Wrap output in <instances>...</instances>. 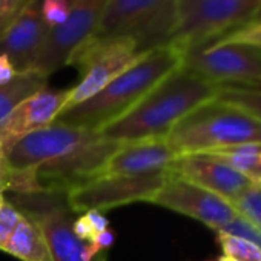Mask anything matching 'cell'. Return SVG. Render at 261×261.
<instances>
[{
	"label": "cell",
	"mask_w": 261,
	"mask_h": 261,
	"mask_svg": "<svg viewBox=\"0 0 261 261\" xmlns=\"http://www.w3.org/2000/svg\"><path fill=\"white\" fill-rule=\"evenodd\" d=\"M185 56V49L174 43L143 53L101 91L83 103L62 111L51 124L100 130L133 109L166 77L183 68Z\"/></svg>",
	"instance_id": "1"
},
{
	"label": "cell",
	"mask_w": 261,
	"mask_h": 261,
	"mask_svg": "<svg viewBox=\"0 0 261 261\" xmlns=\"http://www.w3.org/2000/svg\"><path fill=\"white\" fill-rule=\"evenodd\" d=\"M218 92L220 85L183 66L157 85L133 109L97 133L117 142L166 139L181 118L215 100Z\"/></svg>",
	"instance_id": "2"
},
{
	"label": "cell",
	"mask_w": 261,
	"mask_h": 261,
	"mask_svg": "<svg viewBox=\"0 0 261 261\" xmlns=\"http://www.w3.org/2000/svg\"><path fill=\"white\" fill-rule=\"evenodd\" d=\"M166 142L177 157L261 145V123L215 98L181 118Z\"/></svg>",
	"instance_id": "3"
},
{
	"label": "cell",
	"mask_w": 261,
	"mask_h": 261,
	"mask_svg": "<svg viewBox=\"0 0 261 261\" xmlns=\"http://www.w3.org/2000/svg\"><path fill=\"white\" fill-rule=\"evenodd\" d=\"M259 16L261 0H175V28L169 43L188 53Z\"/></svg>",
	"instance_id": "4"
},
{
	"label": "cell",
	"mask_w": 261,
	"mask_h": 261,
	"mask_svg": "<svg viewBox=\"0 0 261 261\" xmlns=\"http://www.w3.org/2000/svg\"><path fill=\"white\" fill-rule=\"evenodd\" d=\"M142 53L127 36H91L71 56L69 63L79 69L80 82L69 89L62 111L95 95L111 80L133 65ZM60 111V112H62Z\"/></svg>",
	"instance_id": "5"
},
{
	"label": "cell",
	"mask_w": 261,
	"mask_h": 261,
	"mask_svg": "<svg viewBox=\"0 0 261 261\" xmlns=\"http://www.w3.org/2000/svg\"><path fill=\"white\" fill-rule=\"evenodd\" d=\"M11 203L31 217L46 240L53 261H89L85 255L86 243L72 230L74 212L68 206L66 192L42 191L33 194H13ZM106 252L92 261H106Z\"/></svg>",
	"instance_id": "6"
},
{
	"label": "cell",
	"mask_w": 261,
	"mask_h": 261,
	"mask_svg": "<svg viewBox=\"0 0 261 261\" xmlns=\"http://www.w3.org/2000/svg\"><path fill=\"white\" fill-rule=\"evenodd\" d=\"M183 66L220 86L261 88L258 46L212 42L188 51Z\"/></svg>",
	"instance_id": "7"
},
{
	"label": "cell",
	"mask_w": 261,
	"mask_h": 261,
	"mask_svg": "<svg viewBox=\"0 0 261 261\" xmlns=\"http://www.w3.org/2000/svg\"><path fill=\"white\" fill-rule=\"evenodd\" d=\"M171 171L142 175H100L66 192L68 206L75 212L109 211L151 198L171 178Z\"/></svg>",
	"instance_id": "8"
},
{
	"label": "cell",
	"mask_w": 261,
	"mask_h": 261,
	"mask_svg": "<svg viewBox=\"0 0 261 261\" xmlns=\"http://www.w3.org/2000/svg\"><path fill=\"white\" fill-rule=\"evenodd\" d=\"M121 145L123 142L109 140L95 133L74 151L37 166L39 183L46 191L69 192L103 175L108 160Z\"/></svg>",
	"instance_id": "9"
},
{
	"label": "cell",
	"mask_w": 261,
	"mask_h": 261,
	"mask_svg": "<svg viewBox=\"0 0 261 261\" xmlns=\"http://www.w3.org/2000/svg\"><path fill=\"white\" fill-rule=\"evenodd\" d=\"M106 4L108 0H82L74 5L68 19L60 27L48 31L30 71L49 77L66 66L74 51L94 34Z\"/></svg>",
	"instance_id": "10"
},
{
	"label": "cell",
	"mask_w": 261,
	"mask_h": 261,
	"mask_svg": "<svg viewBox=\"0 0 261 261\" xmlns=\"http://www.w3.org/2000/svg\"><path fill=\"white\" fill-rule=\"evenodd\" d=\"M149 203L191 217L214 232L226 227L238 215L229 201L175 175H171Z\"/></svg>",
	"instance_id": "11"
},
{
	"label": "cell",
	"mask_w": 261,
	"mask_h": 261,
	"mask_svg": "<svg viewBox=\"0 0 261 261\" xmlns=\"http://www.w3.org/2000/svg\"><path fill=\"white\" fill-rule=\"evenodd\" d=\"M97 130L49 124L19 140L8 154L10 166L16 171L37 168L56 160L89 140Z\"/></svg>",
	"instance_id": "12"
},
{
	"label": "cell",
	"mask_w": 261,
	"mask_h": 261,
	"mask_svg": "<svg viewBox=\"0 0 261 261\" xmlns=\"http://www.w3.org/2000/svg\"><path fill=\"white\" fill-rule=\"evenodd\" d=\"M69 89L43 88L19 103L7 118L0 121V146L7 154L25 136L49 126L63 109Z\"/></svg>",
	"instance_id": "13"
},
{
	"label": "cell",
	"mask_w": 261,
	"mask_h": 261,
	"mask_svg": "<svg viewBox=\"0 0 261 261\" xmlns=\"http://www.w3.org/2000/svg\"><path fill=\"white\" fill-rule=\"evenodd\" d=\"M169 171L172 175L191 181L230 204L252 186L240 172L211 154L178 155Z\"/></svg>",
	"instance_id": "14"
},
{
	"label": "cell",
	"mask_w": 261,
	"mask_h": 261,
	"mask_svg": "<svg viewBox=\"0 0 261 261\" xmlns=\"http://www.w3.org/2000/svg\"><path fill=\"white\" fill-rule=\"evenodd\" d=\"M48 31L40 14V0H28L20 13L0 31V54L11 60L17 72H27L42 49Z\"/></svg>",
	"instance_id": "15"
},
{
	"label": "cell",
	"mask_w": 261,
	"mask_h": 261,
	"mask_svg": "<svg viewBox=\"0 0 261 261\" xmlns=\"http://www.w3.org/2000/svg\"><path fill=\"white\" fill-rule=\"evenodd\" d=\"M177 159L166 139L123 142L108 160L103 175H142L169 171Z\"/></svg>",
	"instance_id": "16"
},
{
	"label": "cell",
	"mask_w": 261,
	"mask_h": 261,
	"mask_svg": "<svg viewBox=\"0 0 261 261\" xmlns=\"http://www.w3.org/2000/svg\"><path fill=\"white\" fill-rule=\"evenodd\" d=\"M166 0H108L92 36H124Z\"/></svg>",
	"instance_id": "17"
},
{
	"label": "cell",
	"mask_w": 261,
	"mask_h": 261,
	"mask_svg": "<svg viewBox=\"0 0 261 261\" xmlns=\"http://www.w3.org/2000/svg\"><path fill=\"white\" fill-rule=\"evenodd\" d=\"M4 252L20 261H53L42 229L31 217L22 212L16 229L4 247Z\"/></svg>",
	"instance_id": "18"
},
{
	"label": "cell",
	"mask_w": 261,
	"mask_h": 261,
	"mask_svg": "<svg viewBox=\"0 0 261 261\" xmlns=\"http://www.w3.org/2000/svg\"><path fill=\"white\" fill-rule=\"evenodd\" d=\"M46 75H42L34 71H27L19 72L11 83L0 86V121L7 118L19 103L39 92L40 89L46 88Z\"/></svg>",
	"instance_id": "19"
},
{
	"label": "cell",
	"mask_w": 261,
	"mask_h": 261,
	"mask_svg": "<svg viewBox=\"0 0 261 261\" xmlns=\"http://www.w3.org/2000/svg\"><path fill=\"white\" fill-rule=\"evenodd\" d=\"M211 155L227 163L252 186L261 188V145L238 146L226 151L211 152Z\"/></svg>",
	"instance_id": "20"
},
{
	"label": "cell",
	"mask_w": 261,
	"mask_h": 261,
	"mask_svg": "<svg viewBox=\"0 0 261 261\" xmlns=\"http://www.w3.org/2000/svg\"><path fill=\"white\" fill-rule=\"evenodd\" d=\"M217 100L249 114L261 123V88L220 86Z\"/></svg>",
	"instance_id": "21"
},
{
	"label": "cell",
	"mask_w": 261,
	"mask_h": 261,
	"mask_svg": "<svg viewBox=\"0 0 261 261\" xmlns=\"http://www.w3.org/2000/svg\"><path fill=\"white\" fill-rule=\"evenodd\" d=\"M215 241L220 244L224 255L237 261H261V246L224 232H215Z\"/></svg>",
	"instance_id": "22"
},
{
	"label": "cell",
	"mask_w": 261,
	"mask_h": 261,
	"mask_svg": "<svg viewBox=\"0 0 261 261\" xmlns=\"http://www.w3.org/2000/svg\"><path fill=\"white\" fill-rule=\"evenodd\" d=\"M237 214L261 233V188H247L233 203Z\"/></svg>",
	"instance_id": "23"
},
{
	"label": "cell",
	"mask_w": 261,
	"mask_h": 261,
	"mask_svg": "<svg viewBox=\"0 0 261 261\" xmlns=\"http://www.w3.org/2000/svg\"><path fill=\"white\" fill-rule=\"evenodd\" d=\"M217 43H235V45H250L261 48V17L224 34L223 37L214 40ZM212 43V42H211Z\"/></svg>",
	"instance_id": "24"
},
{
	"label": "cell",
	"mask_w": 261,
	"mask_h": 261,
	"mask_svg": "<svg viewBox=\"0 0 261 261\" xmlns=\"http://www.w3.org/2000/svg\"><path fill=\"white\" fill-rule=\"evenodd\" d=\"M68 0H40V14L48 30L60 27L71 13Z\"/></svg>",
	"instance_id": "25"
},
{
	"label": "cell",
	"mask_w": 261,
	"mask_h": 261,
	"mask_svg": "<svg viewBox=\"0 0 261 261\" xmlns=\"http://www.w3.org/2000/svg\"><path fill=\"white\" fill-rule=\"evenodd\" d=\"M20 218V211L11 203V201H4L0 206V250H4L7 241L10 240L13 230L16 229L17 223Z\"/></svg>",
	"instance_id": "26"
},
{
	"label": "cell",
	"mask_w": 261,
	"mask_h": 261,
	"mask_svg": "<svg viewBox=\"0 0 261 261\" xmlns=\"http://www.w3.org/2000/svg\"><path fill=\"white\" fill-rule=\"evenodd\" d=\"M217 232H224V233H229V235H235V237L249 240V241L261 246V233L240 215H237L226 227H223L221 230H217Z\"/></svg>",
	"instance_id": "27"
},
{
	"label": "cell",
	"mask_w": 261,
	"mask_h": 261,
	"mask_svg": "<svg viewBox=\"0 0 261 261\" xmlns=\"http://www.w3.org/2000/svg\"><path fill=\"white\" fill-rule=\"evenodd\" d=\"M115 241V232L112 229H105L103 232H98L91 241L86 243L85 247V255L89 261H92L95 256H98L100 253H105Z\"/></svg>",
	"instance_id": "28"
},
{
	"label": "cell",
	"mask_w": 261,
	"mask_h": 261,
	"mask_svg": "<svg viewBox=\"0 0 261 261\" xmlns=\"http://www.w3.org/2000/svg\"><path fill=\"white\" fill-rule=\"evenodd\" d=\"M28 0H0V31H2L25 7Z\"/></svg>",
	"instance_id": "29"
},
{
	"label": "cell",
	"mask_w": 261,
	"mask_h": 261,
	"mask_svg": "<svg viewBox=\"0 0 261 261\" xmlns=\"http://www.w3.org/2000/svg\"><path fill=\"white\" fill-rule=\"evenodd\" d=\"M72 230H74L75 237H77L79 240L85 241V243L91 241V240L97 235V233L94 232V229H92V226H91V223H89L86 214L80 215L79 218H74Z\"/></svg>",
	"instance_id": "30"
},
{
	"label": "cell",
	"mask_w": 261,
	"mask_h": 261,
	"mask_svg": "<svg viewBox=\"0 0 261 261\" xmlns=\"http://www.w3.org/2000/svg\"><path fill=\"white\" fill-rule=\"evenodd\" d=\"M17 74L19 72L16 71L11 60L7 56L0 54V86H5V85L11 83Z\"/></svg>",
	"instance_id": "31"
},
{
	"label": "cell",
	"mask_w": 261,
	"mask_h": 261,
	"mask_svg": "<svg viewBox=\"0 0 261 261\" xmlns=\"http://www.w3.org/2000/svg\"><path fill=\"white\" fill-rule=\"evenodd\" d=\"M86 217H88V220H89V223H91L95 233L103 232L105 229L109 227L108 218L105 215H101V212H98V211H89V212H86Z\"/></svg>",
	"instance_id": "32"
},
{
	"label": "cell",
	"mask_w": 261,
	"mask_h": 261,
	"mask_svg": "<svg viewBox=\"0 0 261 261\" xmlns=\"http://www.w3.org/2000/svg\"><path fill=\"white\" fill-rule=\"evenodd\" d=\"M13 168L10 166V162H8V154L4 151V148L0 146V178H4L8 181L10 175L13 174Z\"/></svg>",
	"instance_id": "33"
},
{
	"label": "cell",
	"mask_w": 261,
	"mask_h": 261,
	"mask_svg": "<svg viewBox=\"0 0 261 261\" xmlns=\"http://www.w3.org/2000/svg\"><path fill=\"white\" fill-rule=\"evenodd\" d=\"M5 191H8V181L4 180V178H0V206H2L4 201H5V195H4Z\"/></svg>",
	"instance_id": "34"
},
{
	"label": "cell",
	"mask_w": 261,
	"mask_h": 261,
	"mask_svg": "<svg viewBox=\"0 0 261 261\" xmlns=\"http://www.w3.org/2000/svg\"><path fill=\"white\" fill-rule=\"evenodd\" d=\"M215 261H237L235 258H232V256H229V255H220V256H217L215 258Z\"/></svg>",
	"instance_id": "35"
},
{
	"label": "cell",
	"mask_w": 261,
	"mask_h": 261,
	"mask_svg": "<svg viewBox=\"0 0 261 261\" xmlns=\"http://www.w3.org/2000/svg\"><path fill=\"white\" fill-rule=\"evenodd\" d=\"M68 2L71 4V7H74V5H77L79 2H82V0H68Z\"/></svg>",
	"instance_id": "36"
},
{
	"label": "cell",
	"mask_w": 261,
	"mask_h": 261,
	"mask_svg": "<svg viewBox=\"0 0 261 261\" xmlns=\"http://www.w3.org/2000/svg\"><path fill=\"white\" fill-rule=\"evenodd\" d=\"M201 261H215V258H207V259H201Z\"/></svg>",
	"instance_id": "37"
}]
</instances>
